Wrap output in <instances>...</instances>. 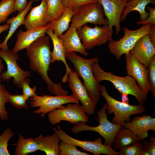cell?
I'll return each instance as SVG.
<instances>
[{"instance_id":"1","label":"cell","mask_w":155,"mask_h":155,"mask_svg":"<svg viewBox=\"0 0 155 155\" xmlns=\"http://www.w3.org/2000/svg\"><path fill=\"white\" fill-rule=\"evenodd\" d=\"M49 38L45 35L41 36L26 49L30 66L44 80L50 92L56 95H66L68 92L63 88L61 84L53 82L48 75L52 54Z\"/></svg>"},{"instance_id":"2","label":"cell","mask_w":155,"mask_h":155,"mask_svg":"<svg viewBox=\"0 0 155 155\" xmlns=\"http://www.w3.org/2000/svg\"><path fill=\"white\" fill-rule=\"evenodd\" d=\"M99 61L98 60L92 64L94 76L99 82L103 80L110 82L120 94L125 93L132 95L137 99L138 104L143 105L147 99V95L141 90L133 78L129 75L120 77L106 72L101 68Z\"/></svg>"},{"instance_id":"3","label":"cell","mask_w":155,"mask_h":155,"mask_svg":"<svg viewBox=\"0 0 155 155\" xmlns=\"http://www.w3.org/2000/svg\"><path fill=\"white\" fill-rule=\"evenodd\" d=\"M65 57L73 63L75 71L83 79L88 93L96 106L100 99L101 86L95 78L92 64L99 60V58L86 59L78 55L74 52L65 53Z\"/></svg>"},{"instance_id":"4","label":"cell","mask_w":155,"mask_h":155,"mask_svg":"<svg viewBox=\"0 0 155 155\" xmlns=\"http://www.w3.org/2000/svg\"><path fill=\"white\" fill-rule=\"evenodd\" d=\"M107 104L105 103L100 110L98 111L96 120L99 123L96 127L89 126L82 122L74 124L71 128V132L76 134L83 131H91L99 133L104 140V144L113 146L115 135L122 125L116 124L110 122L108 119L106 112Z\"/></svg>"},{"instance_id":"5","label":"cell","mask_w":155,"mask_h":155,"mask_svg":"<svg viewBox=\"0 0 155 155\" xmlns=\"http://www.w3.org/2000/svg\"><path fill=\"white\" fill-rule=\"evenodd\" d=\"M100 94L106 102L108 114L114 113L112 122L116 124L123 125L125 122L131 121V116L142 114L146 110L143 105H132L116 100L109 95L104 85L100 86Z\"/></svg>"},{"instance_id":"6","label":"cell","mask_w":155,"mask_h":155,"mask_svg":"<svg viewBox=\"0 0 155 155\" xmlns=\"http://www.w3.org/2000/svg\"><path fill=\"white\" fill-rule=\"evenodd\" d=\"M155 24H146L135 30L124 27L123 30L124 34L121 38L115 41L112 38L108 41V46L110 53L114 55L117 60H120L123 55L129 53L139 39L150 34Z\"/></svg>"},{"instance_id":"7","label":"cell","mask_w":155,"mask_h":155,"mask_svg":"<svg viewBox=\"0 0 155 155\" xmlns=\"http://www.w3.org/2000/svg\"><path fill=\"white\" fill-rule=\"evenodd\" d=\"M104 14L102 7L98 1L86 4L74 12L70 26L77 29L88 23L108 25V20L104 18Z\"/></svg>"},{"instance_id":"8","label":"cell","mask_w":155,"mask_h":155,"mask_svg":"<svg viewBox=\"0 0 155 155\" xmlns=\"http://www.w3.org/2000/svg\"><path fill=\"white\" fill-rule=\"evenodd\" d=\"M77 32L86 50L105 44L112 38L113 30L108 25L92 28L85 24L77 29Z\"/></svg>"},{"instance_id":"9","label":"cell","mask_w":155,"mask_h":155,"mask_svg":"<svg viewBox=\"0 0 155 155\" xmlns=\"http://www.w3.org/2000/svg\"><path fill=\"white\" fill-rule=\"evenodd\" d=\"M0 57L6 62L7 70L0 73V78L3 81L8 82L12 78L13 83L20 88H21L23 81L27 77L31 76V72L24 71L18 66L17 61L19 57L18 53L7 49L3 51L0 49Z\"/></svg>"},{"instance_id":"10","label":"cell","mask_w":155,"mask_h":155,"mask_svg":"<svg viewBox=\"0 0 155 155\" xmlns=\"http://www.w3.org/2000/svg\"><path fill=\"white\" fill-rule=\"evenodd\" d=\"M30 106L32 107L39 108L34 111L35 114H40L43 117L45 115L56 109L64 107L63 105L69 103H79V100L72 95L51 96L36 95L31 97Z\"/></svg>"},{"instance_id":"11","label":"cell","mask_w":155,"mask_h":155,"mask_svg":"<svg viewBox=\"0 0 155 155\" xmlns=\"http://www.w3.org/2000/svg\"><path fill=\"white\" fill-rule=\"evenodd\" d=\"M57 128L53 127V129L61 140L64 142L75 145L82 148L83 150L89 152L94 155H100L101 154L118 155L117 151L113 149L111 146L102 143L101 137L95 139L94 141L79 140L67 135L61 129L59 125H57Z\"/></svg>"},{"instance_id":"12","label":"cell","mask_w":155,"mask_h":155,"mask_svg":"<svg viewBox=\"0 0 155 155\" xmlns=\"http://www.w3.org/2000/svg\"><path fill=\"white\" fill-rule=\"evenodd\" d=\"M49 122L53 125L66 121L73 124L79 122L87 123L89 117L82 105L79 103H68L66 106L55 109L48 113Z\"/></svg>"},{"instance_id":"13","label":"cell","mask_w":155,"mask_h":155,"mask_svg":"<svg viewBox=\"0 0 155 155\" xmlns=\"http://www.w3.org/2000/svg\"><path fill=\"white\" fill-rule=\"evenodd\" d=\"M67 82L68 86L72 92V95L81 102L85 113L88 115L94 114L96 106L89 96L78 73L71 68L68 73Z\"/></svg>"},{"instance_id":"14","label":"cell","mask_w":155,"mask_h":155,"mask_svg":"<svg viewBox=\"0 0 155 155\" xmlns=\"http://www.w3.org/2000/svg\"><path fill=\"white\" fill-rule=\"evenodd\" d=\"M125 55L126 69L127 75L133 78L137 82L141 90L147 95L150 91L148 79V67L137 60L130 51Z\"/></svg>"},{"instance_id":"15","label":"cell","mask_w":155,"mask_h":155,"mask_svg":"<svg viewBox=\"0 0 155 155\" xmlns=\"http://www.w3.org/2000/svg\"><path fill=\"white\" fill-rule=\"evenodd\" d=\"M102 5L104 13L108 21V26L113 30L116 28L118 35L121 30V19L122 12L127 4L125 0H98Z\"/></svg>"},{"instance_id":"16","label":"cell","mask_w":155,"mask_h":155,"mask_svg":"<svg viewBox=\"0 0 155 155\" xmlns=\"http://www.w3.org/2000/svg\"><path fill=\"white\" fill-rule=\"evenodd\" d=\"M123 126L137 135L140 141H142L148 137L149 130L155 132V118L144 113L141 116H135L131 121L125 122Z\"/></svg>"},{"instance_id":"17","label":"cell","mask_w":155,"mask_h":155,"mask_svg":"<svg viewBox=\"0 0 155 155\" xmlns=\"http://www.w3.org/2000/svg\"><path fill=\"white\" fill-rule=\"evenodd\" d=\"M130 51L140 62L148 67L152 58L155 55V46L152 42L149 34L141 37Z\"/></svg>"},{"instance_id":"18","label":"cell","mask_w":155,"mask_h":155,"mask_svg":"<svg viewBox=\"0 0 155 155\" xmlns=\"http://www.w3.org/2000/svg\"><path fill=\"white\" fill-rule=\"evenodd\" d=\"M40 4L33 7L25 18L24 25L26 30L46 26L49 22L46 0H41Z\"/></svg>"},{"instance_id":"19","label":"cell","mask_w":155,"mask_h":155,"mask_svg":"<svg viewBox=\"0 0 155 155\" xmlns=\"http://www.w3.org/2000/svg\"><path fill=\"white\" fill-rule=\"evenodd\" d=\"M48 29L46 26L27 30L26 31L20 30L17 34V39L12 50L18 53L26 49L39 38L44 35Z\"/></svg>"},{"instance_id":"20","label":"cell","mask_w":155,"mask_h":155,"mask_svg":"<svg viewBox=\"0 0 155 155\" xmlns=\"http://www.w3.org/2000/svg\"><path fill=\"white\" fill-rule=\"evenodd\" d=\"M59 38L61 40L65 53L72 52L80 53L85 56L89 55L81 41L75 27L70 26L66 32Z\"/></svg>"},{"instance_id":"21","label":"cell","mask_w":155,"mask_h":155,"mask_svg":"<svg viewBox=\"0 0 155 155\" xmlns=\"http://www.w3.org/2000/svg\"><path fill=\"white\" fill-rule=\"evenodd\" d=\"M46 33L51 38L53 46V49L51 54V63H53L56 61H61L65 64L66 69V73L62 79V82H67L68 73L70 69L68 65L65 57V51L61 40L51 30L48 29Z\"/></svg>"},{"instance_id":"22","label":"cell","mask_w":155,"mask_h":155,"mask_svg":"<svg viewBox=\"0 0 155 155\" xmlns=\"http://www.w3.org/2000/svg\"><path fill=\"white\" fill-rule=\"evenodd\" d=\"M39 146V150L47 155H60L59 146L61 140L57 133L44 136L41 135L34 138Z\"/></svg>"},{"instance_id":"23","label":"cell","mask_w":155,"mask_h":155,"mask_svg":"<svg viewBox=\"0 0 155 155\" xmlns=\"http://www.w3.org/2000/svg\"><path fill=\"white\" fill-rule=\"evenodd\" d=\"M33 1H29L27 6L22 11L19 12L16 16L7 19L6 24L9 25V30L3 42L0 44V49L3 51L8 49L7 42L16 30L20 26L24 24L26 14L31 8Z\"/></svg>"},{"instance_id":"24","label":"cell","mask_w":155,"mask_h":155,"mask_svg":"<svg viewBox=\"0 0 155 155\" xmlns=\"http://www.w3.org/2000/svg\"><path fill=\"white\" fill-rule=\"evenodd\" d=\"M155 4V0H129L124 9L121 17V22L124 21L127 15L132 11H136L140 14V21L146 19L149 15V13L145 10L146 6L149 3Z\"/></svg>"},{"instance_id":"25","label":"cell","mask_w":155,"mask_h":155,"mask_svg":"<svg viewBox=\"0 0 155 155\" xmlns=\"http://www.w3.org/2000/svg\"><path fill=\"white\" fill-rule=\"evenodd\" d=\"M140 141L138 137L130 129H120L116 133L113 145V148L118 151L123 148L131 145Z\"/></svg>"},{"instance_id":"26","label":"cell","mask_w":155,"mask_h":155,"mask_svg":"<svg viewBox=\"0 0 155 155\" xmlns=\"http://www.w3.org/2000/svg\"><path fill=\"white\" fill-rule=\"evenodd\" d=\"M74 12L69 8L66 7L62 16L58 19L48 23V29L54 31V33L58 37L63 34L69 27Z\"/></svg>"},{"instance_id":"27","label":"cell","mask_w":155,"mask_h":155,"mask_svg":"<svg viewBox=\"0 0 155 155\" xmlns=\"http://www.w3.org/2000/svg\"><path fill=\"white\" fill-rule=\"evenodd\" d=\"M39 149V145L34 138L30 137L25 138L20 134L14 154L16 155H27Z\"/></svg>"},{"instance_id":"28","label":"cell","mask_w":155,"mask_h":155,"mask_svg":"<svg viewBox=\"0 0 155 155\" xmlns=\"http://www.w3.org/2000/svg\"><path fill=\"white\" fill-rule=\"evenodd\" d=\"M46 1L47 5V13L49 22L58 19L62 16L66 9V7L63 5L61 0Z\"/></svg>"},{"instance_id":"29","label":"cell","mask_w":155,"mask_h":155,"mask_svg":"<svg viewBox=\"0 0 155 155\" xmlns=\"http://www.w3.org/2000/svg\"><path fill=\"white\" fill-rule=\"evenodd\" d=\"M15 0L0 1V24L5 22L8 17L14 12Z\"/></svg>"},{"instance_id":"30","label":"cell","mask_w":155,"mask_h":155,"mask_svg":"<svg viewBox=\"0 0 155 155\" xmlns=\"http://www.w3.org/2000/svg\"><path fill=\"white\" fill-rule=\"evenodd\" d=\"M1 80L0 78V119L3 121H7L9 117L5 105L8 102V95L9 92L1 84Z\"/></svg>"},{"instance_id":"31","label":"cell","mask_w":155,"mask_h":155,"mask_svg":"<svg viewBox=\"0 0 155 155\" xmlns=\"http://www.w3.org/2000/svg\"><path fill=\"white\" fill-rule=\"evenodd\" d=\"M77 146L61 140L59 144L60 155H89V153L83 152L77 148Z\"/></svg>"},{"instance_id":"32","label":"cell","mask_w":155,"mask_h":155,"mask_svg":"<svg viewBox=\"0 0 155 155\" xmlns=\"http://www.w3.org/2000/svg\"><path fill=\"white\" fill-rule=\"evenodd\" d=\"M14 135L10 129L7 128L0 135V155H10L8 149V142Z\"/></svg>"},{"instance_id":"33","label":"cell","mask_w":155,"mask_h":155,"mask_svg":"<svg viewBox=\"0 0 155 155\" xmlns=\"http://www.w3.org/2000/svg\"><path fill=\"white\" fill-rule=\"evenodd\" d=\"M8 102L17 109H27L28 105L26 100L23 95H13L9 93L8 95Z\"/></svg>"},{"instance_id":"34","label":"cell","mask_w":155,"mask_h":155,"mask_svg":"<svg viewBox=\"0 0 155 155\" xmlns=\"http://www.w3.org/2000/svg\"><path fill=\"white\" fill-rule=\"evenodd\" d=\"M148 79L151 92L155 98V55L151 60L148 67Z\"/></svg>"},{"instance_id":"35","label":"cell","mask_w":155,"mask_h":155,"mask_svg":"<svg viewBox=\"0 0 155 155\" xmlns=\"http://www.w3.org/2000/svg\"><path fill=\"white\" fill-rule=\"evenodd\" d=\"M143 144L140 141L133 145L125 147L117 151L119 155H141Z\"/></svg>"},{"instance_id":"36","label":"cell","mask_w":155,"mask_h":155,"mask_svg":"<svg viewBox=\"0 0 155 155\" xmlns=\"http://www.w3.org/2000/svg\"><path fill=\"white\" fill-rule=\"evenodd\" d=\"M63 5L74 12L86 4L98 2V0H61Z\"/></svg>"},{"instance_id":"37","label":"cell","mask_w":155,"mask_h":155,"mask_svg":"<svg viewBox=\"0 0 155 155\" xmlns=\"http://www.w3.org/2000/svg\"><path fill=\"white\" fill-rule=\"evenodd\" d=\"M30 80L26 78L22 82L21 88L23 89V94L25 97L27 102L30 101V98L36 95V87L34 86L31 88L30 85Z\"/></svg>"},{"instance_id":"38","label":"cell","mask_w":155,"mask_h":155,"mask_svg":"<svg viewBox=\"0 0 155 155\" xmlns=\"http://www.w3.org/2000/svg\"><path fill=\"white\" fill-rule=\"evenodd\" d=\"M148 142L144 140L143 144L141 155H155V138L151 134Z\"/></svg>"},{"instance_id":"39","label":"cell","mask_w":155,"mask_h":155,"mask_svg":"<svg viewBox=\"0 0 155 155\" xmlns=\"http://www.w3.org/2000/svg\"><path fill=\"white\" fill-rule=\"evenodd\" d=\"M149 11V15L145 20L138 21L136 24L138 25H144L148 24H155V8L148 6L146 8Z\"/></svg>"},{"instance_id":"40","label":"cell","mask_w":155,"mask_h":155,"mask_svg":"<svg viewBox=\"0 0 155 155\" xmlns=\"http://www.w3.org/2000/svg\"><path fill=\"white\" fill-rule=\"evenodd\" d=\"M28 4L27 0H15L14 12L22 11L26 8Z\"/></svg>"},{"instance_id":"41","label":"cell","mask_w":155,"mask_h":155,"mask_svg":"<svg viewBox=\"0 0 155 155\" xmlns=\"http://www.w3.org/2000/svg\"><path fill=\"white\" fill-rule=\"evenodd\" d=\"M120 94L121 95V102L129 104L128 94L125 93H121Z\"/></svg>"},{"instance_id":"42","label":"cell","mask_w":155,"mask_h":155,"mask_svg":"<svg viewBox=\"0 0 155 155\" xmlns=\"http://www.w3.org/2000/svg\"><path fill=\"white\" fill-rule=\"evenodd\" d=\"M9 28V25L7 24L0 25V34L4 31H7ZM1 41L0 40V42Z\"/></svg>"},{"instance_id":"43","label":"cell","mask_w":155,"mask_h":155,"mask_svg":"<svg viewBox=\"0 0 155 155\" xmlns=\"http://www.w3.org/2000/svg\"><path fill=\"white\" fill-rule=\"evenodd\" d=\"M2 59L0 58V73H1L3 71V69L4 66L2 63Z\"/></svg>"},{"instance_id":"44","label":"cell","mask_w":155,"mask_h":155,"mask_svg":"<svg viewBox=\"0 0 155 155\" xmlns=\"http://www.w3.org/2000/svg\"><path fill=\"white\" fill-rule=\"evenodd\" d=\"M31 0L33 1H38L40 0Z\"/></svg>"},{"instance_id":"45","label":"cell","mask_w":155,"mask_h":155,"mask_svg":"<svg viewBox=\"0 0 155 155\" xmlns=\"http://www.w3.org/2000/svg\"><path fill=\"white\" fill-rule=\"evenodd\" d=\"M126 1H128L129 0H125Z\"/></svg>"}]
</instances>
